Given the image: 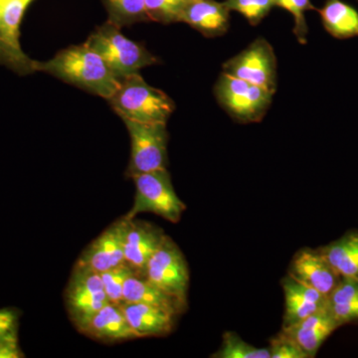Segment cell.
Returning a JSON list of instances; mask_svg holds the SVG:
<instances>
[{"instance_id": "1", "label": "cell", "mask_w": 358, "mask_h": 358, "mask_svg": "<svg viewBox=\"0 0 358 358\" xmlns=\"http://www.w3.org/2000/svg\"><path fill=\"white\" fill-rule=\"evenodd\" d=\"M34 68L107 101L120 86L103 58L86 43L62 49L47 61L35 60Z\"/></svg>"}, {"instance_id": "2", "label": "cell", "mask_w": 358, "mask_h": 358, "mask_svg": "<svg viewBox=\"0 0 358 358\" xmlns=\"http://www.w3.org/2000/svg\"><path fill=\"white\" fill-rule=\"evenodd\" d=\"M85 43L103 58L120 81L141 73L143 68L160 63L159 57L145 45L124 36L121 28L109 21L96 27Z\"/></svg>"}, {"instance_id": "3", "label": "cell", "mask_w": 358, "mask_h": 358, "mask_svg": "<svg viewBox=\"0 0 358 358\" xmlns=\"http://www.w3.org/2000/svg\"><path fill=\"white\" fill-rule=\"evenodd\" d=\"M108 102L122 120L141 122L167 124L176 110L173 99L148 85L141 73L121 80Z\"/></svg>"}, {"instance_id": "4", "label": "cell", "mask_w": 358, "mask_h": 358, "mask_svg": "<svg viewBox=\"0 0 358 358\" xmlns=\"http://www.w3.org/2000/svg\"><path fill=\"white\" fill-rule=\"evenodd\" d=\"M131 179L136 193L133 207L124 217L134 219L140 213L150 212L171 223L180 221L186 205L176 194L167 169L140 174Z\"/></svg>"}, {"instance_id": "5", "label": "cell", "mask_w": 358, "mask_h": 358, "mask_svg": "<svg viewBox=\"0 0 358 358\" xmlns=\"http://www.w3.org/2000/svg\"><path fill=\"white\" fill-rule=\"evenodd\" d=\"M219 105L237 122H258L272 103L274 93L222 72L214 86Z\"/></svg>"}, {"instance_id": "6", "label": "cell", "mask_w": 358, "mask_h": 358, "mask_svg": "<svg viewBox=\"0 0 358 358\" xmlns=\"http://www.w3.org/2000/svg\"><path fill=\"white\" fill-rule=\"evenodd\" d=\"M131 138V157L126 176L133 178L140 174L167 169L166 124L141 122L122 120Z\"/></svg>"}, {"instance_id": "7", "label": "cell", "mask_w": 358, "mask_h": 358, "mask_svg": "<svg viewBox=\"0 0 358 358\" xmlns=\"http://www.w3.org/2000/svg\"><path fill=\"white\" fill-rule=\"evenodd\" d=\"M145 277L183 305L188 306L190 275L187 262L178 245L166 234L148 261Z\"/></svg>"}, {"instance_id": "8", "label": "cell", "mask_w": 358, "mask_h": 358, "mask_svg": "<svg viewBox=\"0 0 358 358\" xmlns=\"http://www.w3.org/2000/svg\"><path fill=\"white\" fill-rule=\"evenodd\" d=\"M34 0H0V65L21 76L36 73L35 60L20 45V28L28 7Z\"/></svg>"}, {"instance_id": "9", "label": "cell", "mask_w": 358, "mask_h": 358, "mask_svg": "<svg viewBox=\"0 0 358 358\" xmlns=\"http://www.w3.org/2000/svg\"><path fill=\"white\" fill-rule=\"evenodd\" d=\"M64 299L66 310L77 329L110 303L100 273L79 265L73 268Z\"/></svg>"}, {"instance_id": "10", "label": "cell", "mask_w": 358, "mask_h": 358, "mask_svg": "<svg viewBox=\"0 0 358 358\" xmlns=\"http://www.w3.org/2000/svg\"><path fill=\"white\" fill-rule=\"evenodd\" d=\"M223 72L275 94L278 86V62L270 42L259 37L244 50L223 64Z\"/></svg>"}, {"instance_id": "11", "label": "cell", "mask_w": 358, "mask_h": 358, "mask_svg": "<svg viewBox=\"0 0 358 358\" xmlns=\"http://www.w3.org/2000/svg\"><path fill=\"white\" fill-rule=\"evenodd\" d=\"M127 224L128 219L124 216L115 221L87 246L76 265L91 268L101 274L126 264L124 246Z\"/></svg>"}, {"instance_id": "12", "label": "cell", "mask_w": 358, "mask_h": 358, "mask_svg": "<svg viewBox=\"0 0 358 358\" xmlns=\"http://www.w3.org/2000/svg\"><path fill=\"white\" fill-rule=\"evenodd\" d=\"M164 233L154 224L128 219L124 236V261L136 275L145 277L150 259L159 248Z\"/></svg>"}, {"instance_id": "13", "label": "cell", "mask_w": 358, "mask_h": 358, "mask_svg": "<svg viewBox=\"0 0 358 358\" xmlns=\"http://www.w3.org/2000/svg\"><path fill=\"white\" fill-rule=\"evenodd\" d=\"M289 275L326 296L333 292L341 278L319 249L308 248L300 250L294 257Z\"/></svg>"}, {"instance_id": "14", "label": "cell", "mask_w": 358, "mask_h": 358, "mask_svg": "<svg viewBox=\"0 0 358 358\" xmlns=\"http://www.w3.org/2000/svg\"><path fill=\"white\" fill-rule=\"evenodd\" d=\"M341 327L329 313L327 306L306 319L292 326L282 327V331L298 343L308 358L315 357L334 331Z\"/></svg>"}, {"instance_id": "15", "label": "cell", "mask_w": 358, "mask_h": 358, "mask_svg": "<svg viewBox=\"0 0 358 358\" xmlns=\"http://www.w3.org/2000/svg\"><path fill=\"white\" fill-rule=\"evenodd\" d=\"M231 11L223 1L217 0H188L180 22L206 37L225 34L230 25Z\"/></svg>"}, {"instance_id": "16", "label": "cell", "mask_w": 358, "mask_h": 358, "mask_svg": "<svg viewBox=\"0 0 358 358\" xmlns=\"http://www.w3.org/2000/svg\"><path fill=\"white\" fill-rule=\"evenodd\" d=\"M120 306L136 338H159L173 331L176 315L173 313L145 303H122Z\"/></svg>"}, {"instance_id": "17", "label": "cell", "mask_w": 358, "mask_h": 358, "mask_svg": "<svg viewBox=\"0 0 358 358\" xmlns=\"http://www.w3.org/2000/svg\"><path fill=\"white\" fill-rule=\"evenodd\" d=\"M78 331L89 338L103 343H117L136 338L121 306L112 303L92 315Z\"/></svg>"}, {"instance_id": "18", "label": "cell", "mask_w": 358, "mask_h": 358, "mask_svg": "<svg viewBox=\"0 0 358 358\" xmlns=\"http://www.w3.org/2000/svg\"><path fill=\"white\" fill-rule=\"evenodd\" d=\"M285 294L282 327L292 326L326 307L327 296L287 275L282 281Z\"/></svg>"}, {"instance_id": "19", "label": "cell", "mask_w": 358, "mask_h": 358, "mask_svg": "<svg viewBox=\"0 0 358 358\" xmlns=\"http://www.w3.org/2000/svg\"><path fill=\"white\" fill-rule=\"evenodd\" d=\"M122 303H138L154 306L166 312L178 315L185 312L187 306L178 299L160 289L147 278L136 274L129 275L124 282Z\"/></svg>"}, {"instance_id": "20", "label": "cell", "mask_w": 358, "mask_h": 358, "mask_svg": "<svg viewBox=\"0 0 358 358\" xmlns=\"http://www.w3.org/2000/svg\"><path fill=\"white\" fill-rule=\"evenodd\" d=\"M319 250L341 277L358 279V230L348 231Z\"/></svg>"}, {"instance_id": "21", "label": "cell", "mask_w": 358, "mask_h": 358, "mask_svg": "<svg viewBox=\"0 0 358 358\" xmlns=\"http://www.w3.org/2000/svg\"><path fill=\"white\" fill-rule=\"evenodd\" d=\"M317 11L324 29L336 38L358 36V13L355 7L343 0H327Z\"/></svg>"}, {"instance_id": "22", "label": "cell", "mask_w": 358, "mask_h": 358, "mask_svg": "<svg viewBox=\"0 0 358 358\" xmlns=\"http://www.w3.org/2000/svg\"><path fill=\"white\" fill-rule=\"evenodd\" d=\"M327 307L339 327L358 322V279L341 277L327 296Z\"/></svg>"}, {"instance_id": "23", "label": "cell", "mask_w": 358, "mask_h": 358, "mask_svg": "<svg viewBox=\"0 0 358 358\" xmlns=\"http://www.w3.org/2000/svg\"><path fill=\"white\" fill-rule=\"evenodd\" d=\"M108 20L119 28L150 22L145 0H102Z\"/></svg>"}, {"instance_id": "24", "label": "cell", "mask_w": 358, "mask_h": 358, "mask_svg": "<svg viewBox=\"0 0 358 358\" xmlns=\"http://www.w3.org/2000/svg\"><path fill=\"white\" fill-rule=\"evenodd\" d=\"M214 358H271L268 348H258L246 343L238 334L228 331L223 336L222 345Z\"/></svg>"}, {"instance_id": "25", "label": "cell", "mask_w": 358, "mask_h": 358, "mask_svg": "<svg viewBox=\"0 0 358 358\" xmlns=\"http://www.w3.org/2000/svg\"><path fill=\"white\" fill-rule=\"evenodd\" d=\"M188 0H145V8L150 21L169 25L180 22Z\"/></svg>"}, {"instance_id": "26", "label": "cell", "mask_w": 358, "mask_h": 358, "mask_svg": "<svg viewBox=\"0 0 358 358\" xmlns=\"http://www.w3.org/2000/svg\"><path fill=\"white\" fill-rule=\"evenodd\" d=\"M275 7H280L291 14L294 20L293 33L299 43L308 41V27L306 13L315 9L310 0H274Z\"/></svg>"}, {"instance_id": "27", "label": "cell", "mask_w": 358, "mask_h": 358, "mask_svg": "<svg viewBox=\"0 0 358 358\" xmlns=\"http://www.w3.org/2000/svg\"><path fill=\"white\" fill-rule=\"evenodd\" d=\"M223 3L230 11L241 14L253 26L267 17L275 7L274 0H224Z\"/></svg>"}, {"instance_id": "28", "label": "cell", "mask_w": 358, "mask_h": 358, "mask_svg": "<svg viewBox=\"0 0 358 358\" xmlns=\"http://www.w3.org/2000/svg\"><path fill=\"white\" fill-rule=\"evenodd\" d=\"M136 274L133 268L128 264H122L121 266L110 268L106 272L101 273V278L110 303L115 305L122 303V291H124V282L129 275Z\"/></svg>"}, {"instance_id": "29", "label": "cell", "mask_w": 358, "mask_h": 358, "mask_svg": "<svg viewBox=\"0 0 358 358\" xmlns=\"http://www.w3.org/2000/svg\"><path fill=\"white\" fill-rule=\"evenodd\" d=\"M271 358H308L298 343L284 331L270 341Z\"/></svg>"}, {"instance_id": "30", "label": "cell", "mask_w": 358, "mask_h": 358, "mask_svg": "<svg viewBox=\"0 0 358 358\" xmlns=\"http://www.w3.org/2000/svg\"><path fill=\"white\" fill-rule=\"evenodd\" d=\"M20 313L10 308H0V343L13 338H18Z\"/></svg>"}]
</instances>
